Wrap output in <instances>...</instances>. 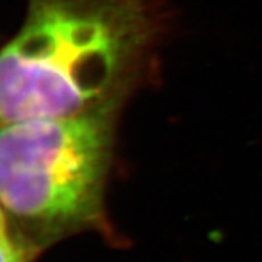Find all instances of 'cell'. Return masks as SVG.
Masks as SVG:
<instances>
[{"label":"cell","mask_w":262,"mask_h":262,"mask_svg":"<svg viewBox=\"0 0 262 262\" xmlns=\"http://www.w3.org/2000/svg\"><path fill=\"white\" fill-rule=\"evenodd\" d=\"M12 233V227L9 225V217L5 213L3 207L0 206V239Z\"/></svg>","instance_id":"cell-4"},{"label":"cell","mask_w":262,"mask_h":262,"mask_svg":"<svg viewBox=\"0 0 262 262\" xmlns=\"http://www.w3.org/2000/svg\"><path fill=\"white\" fill-rule=\"evenodd\" d=\"M143 0H29L0 50V125L125 99L156 37Z\"/></svg>","instance_id":"cell-1"},{"label":"cell","mask_w":262,"mask_h":262,"mask_svg":"<svg viewBox=\"0 0 262 262\" xmlns=\"http://www.w3.org/2000/svg\"><path fill=\"white\" fill-rule=\"evenodd\" d=\"M124 101L0 125V206L13 232L42 249L89 230L111 236L105 189Z\"/></svg>","instance_id":"cell-2"},{"label":"cell","mask_w":262,"mask_h":262,"mask_svg":"<svg viewBox=\"0 0 262 262\" xmlns=\"http://www.w3.org/2000/svg\"><path fill=\"white\" fill-rule=\"evenodd\" d=\"M42 248L12 230L0 239V262H34Z\"/></svg>","instance_id":"cell-3"}]
</instances>
